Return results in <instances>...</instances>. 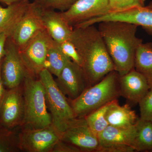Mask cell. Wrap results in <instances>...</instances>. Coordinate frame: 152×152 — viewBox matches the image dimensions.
Masks as SVG:
<instances>
[{
    "instance_id": "1",
    "label": "cell",
    "mask_w": 152,
    "mask_h": 152,
    "mask_svg": "<svg viewBox=\"0 0 152 152\" xmlns=\"http://www.w3.org/2000/svg\"><path fill=\"white\" fill-rule=\"evenodd\" d=\"M70 39L81 59L87 87L97 83L115 70L103 39L94 25L74 28Z\"/></svg>"
},
{
    "instance_id": "2",
    "label": "cell",
    "mask_w": 152,
    "mask_h": 152,
    "mask_svg": "<svg viewBox=\"0 0 152 152\" xmlns=\"http://www.w3.org/2000/svg\"><path fill=\"white\" fill-rule=\"evenodd\" d=\"M98 30L113 63L115 71L122 76L134 69L136 52L143 43L137 36L138 26L126 22L99 23Z\"/></svg>"
},
{
    "instance_id": "3",
    "label": "cell",
    "mask_w": 152,
    "mask_h": 152,
    "mask_svg": "<svg viewBox=\"0 0 152 152\" xmlns=\"http://www.w3.org/2000/svg\"><path fill=\"white\" fill-rule=\"evenodd\" d=\"M119 77L117 72L112 71L97 83L86 88L75 99H67L76 118H84L101 107L118 99L121 96Z\"/></svg>"
},
{
    "instance_id": "4",
    "label": "cell",
    "mask_w": 152,
    "mask_h": 152,
    "mask_svg": "<svg viewBox=\"0 0 152 152\" xmlns=\"http://www.w3.org/2000/svg\"><path fill=\"white\" fill-rule=\"evenodd\" d=\"M23 86L25 118L22 129H40L53 124L47 107L45 88L39 78L28 75Z\"/></svg>"
},
{
    "instance_id": "5",
    "label": "cell",
    "mask_w": 152,
    "mask_h": 152,
    "mask_svg": "<svg viewBox=\"0 0 152 152\" xmlns=\"http://www.w3.org/2000/svg\"><path fill=\"white\" fill-rule=\"evenodd\" d=\"M39 78L45 88L47 107L53 124L62 134L77 118L67 98L59 88L50 72L44 69L39 74Z\"/></svg>"
},
{
    "instance_id": "6",
    "label": "cell",
    "mask_w": 152,
    "mask_h": 152,
    "mask_svg": "<svg viewBox=\"0 0 152 152\" xmlns=\"http://www.w3.org/2000/svg\"><path fill=\"white\" fill-rule=\"evenodd\" d=\"M53 39L46 29L41 30L19 50L23 64L30 76L39 77L45 69L46 58L49 44Z\"/></svg>"
},
{
    "instance_id": "7",
    "label": "cell",
    "mask_w": 152,
    "mask_h": 152,
    "mask_svg": "<svg viewBox=\"0 0 152 152\" xmlns=\"http://www.w3.org/2000/svg\"><path fill=\"white\" fill-rule=\"evenodd\" d=\"M61 136L53 124L40 129H22L18 134L19 148L26 152H52Z\"/></svg>"
},
{
    "instance_id": "8",
    "label": "cell",
    "mask_w": 152,
    "mask_h": 152,
    "mask_svg": "<svg viewBox=\"0 0 152 152\" xmlns=\"http://www.w3.org/2000/svg\"><path fill=\"white\" fill-rule=\"evenodd\" d=\"M25 118V102L23 84L6 89L0 104V126L12 130L21 127Z\"/></svg>"
},
{
    "instance_id": "9",
    "label": "cell",
    "mask_w": 152,
    "mask_h": 152,
    "mask_svg": "<svg viewBox=\"0 0 152 152\" xmlns=\"http://www.w3.org/2000/svg\"><path fill=\"white\" fill-rule=\"evenodd\" d=\"M28 75L22 61L19 49L10 37L6 41L5 53L1 65V77L6 89L23 84Z\"/></svg>"
},
{
    "instance_id": "10",
    "label": "cell",
    "mask_w": 152,
    "mask_h": 152,
    "mask_svg": "<svg viewBox=\"0 0 152 152\" xmlns=\"http://www.w3.org/2000/svg\"><path fill=\"white\" fill-rule=\"evenodd\" d=\"M137 135L135 124L126 127L108 126L99 136V145L97 152H134Z\"/></svg>"
},
{
    "instance_id": "11",
    "label": "cell",
    "mask_w": 152,
    "mask_h": 152,
    "mask_svg": "<svg viewBox=\"0 0 152 152\" xmlns=\"http://www.w3.org/2000/svg\"><path fill=\"white\" fill-rule=\"evenodd\" d=\"M42 12L43 9L36 3L28 4L24 14L10 37L19 50L37 33L45 29L42 18Z\"/></svg>"
},
{
    "instance_id": "12",
    "label": "cell",
    "mask_w": 152,
    "mask_h": 152,
    "mask_svg": "<svg viewBox=\"0 0 152 152\" xmlns=\"http://www.w3.org/2000/svg\"><path fill=\"white\" fill-rule=\"evenodd\" d=\"M61 140L80 152H97L99 138L88 126L84 118H76L61 134Z\"/></svg>"
},
{
    "instance_id": "13",
    "label": "cell",
    "mask_w": 152,
    "mask_h": 152,
    "mask_svg": "<svg viewBox=\"0 0 152 152\" xmlns=\"http://www.w3.org/2000/svg\"><path fill=\"white\" fill-rule=\"evenodd\" d=\"M117 21L126 22L142 28L152 36V8L144 6L119 12H113L94 18L78 25L79 27H85L101 22Z\"/></svg>"
},
{
    "instance_id": "14",
    "label": "cell",
    "mask_w": 152,
    "mask_h": 152,
    "mask_svg": "<svg viewBox=\"0 0 152 152\" xmlns=\"http://www.w3.org/2000/svg\"><path fill=\"white\" fill-rule=\"evenodd\" d=\"M110 12L109 0H78L70 8L61 12L68 24L74 28Z\"/></svg>"
},
{
    "instance_id": "15",
    "label": "cell",
    "mask_w": 152,
    "mask_h": 152,
    "mask_svg": "<svg viewBox=\"0 0 152 152\" xmlns=\"http://www.w3.org/2000/svg\"><path fill=\"white\" fill-rule=\"evenodd\" d=\"M55 81L62 92L70 100L77 98L87 88L83 69L72 60L68 62Z\"/></svg>"
},
{
    "instance_id": "16",
    "label": "cell",
    "mask_w": 152,
    "mask_h": 152,
    "mask_svg": "<svg viewBox=\"0 0 152 152\" xmlns=\"http://www.w3.org/2000/svg\"><path fill=\"white\" fill-rule=\"evenodd\" d=\"M119 85L120 96L126 99L130 105L138 104L150 90L145 77L134 69L120 76Z\"/></svg>"
},
{
    "instance_id": "17",
    "label": "cell",
    "mask_w": 152,
    "mask_h": 152,
    "mask_svg": "<svg viewBox=\"0 0 152 152\" xmlns=\"http://www.w3.org/2000/svg\"><path fill=\"white\" fill-rule=\"evenodd\" d=\"M42 18L46 30L54 40L60 44L70 39L73 28L64 20L61 12L43 9Z\"/></svg>"
},
{
    "instance_id": "18",
    "label": "cell",
    "mask_w": 152,
    "mask_h": 152,
    "mask_svg": "<svg viewBox=\"0 0 152 152\" xmlns=\"http://www.w3.org/2000/svg\"><path fill=\"white\" fill-rule=\"evenodd\" d=\"M106 118L109 126L118 127H126L135 124L139 118L130 105H120L118 99L109 104L106 113Z\"/></svg>"
},
{
    "instance_id": "19",
    "label": "cell",
    "mask_w": 152,
    "mask_h": 152,
    "mask_svg": "<svg viewBox=\"0 0 152 152\" xmlns=\"http://www.w3.org/2000/svg\"><path fill=\"white\" fill-rule=\"evenodd\" d=\"M29 2L23 1L7 6H0V33H5L9 37L20 21Z\"/></svg>"
},
{
    "instance_id": "20",
    "label": "cell",
    "mask_w": 152,
    "mask_h": 152,
    "mask_svg": "<svg viewBox=\"0 0 152 152\" xmlns=\"http://www.w3.org/2000/svg\"><path fill=\"white\" fill-rule=\"evenodd\" d=\"M134 68L146 79L152 90V43L142 44L136 52Z\"/></svg>"
},
{
    "instance_id": "21",
    "label": "cell",
    "mask_w": 152,
    "mask_h": 152,
    "mask_svg": "<svg viewBox=\"0 0 152 152\" xmlns=\"http://www.w3.org/2000/svg\"><path fill=\"white\" fill-rule=\"evenodd\" d=\"M71 60L63 52L59 44L53 39L47 50L45 69L57 77Z\"/></svg>"
},
{
    "instance_id": "22",
    "label": "cell",
    "mask_w": 152,
    "mask_h": 152,
    "mask_svg": "<svg viewBox=\"0 0 152 152\" xmlns=\"http://www.w3.org/2000/svg\"><path fill=\"white\" fill-rule=\"evenodd\" d=\"M136 127L137 135L133 145L135 152H152V122L139 118Z\"/></svg>"
},
{
    "instance_id": "23",
    "label": "cell",
    "mask_w": 152,
    "mask_h": 152,
    "mask_svg": "<svg viewBox=\"0 0 152 152\" xmlns=\"http://www.w3.org/2000/svg\"><path fill=\"white\" fill-rule=\"evenodd\" d=\"M111 102L84 117L88 126L98 137L109 126L106 119V113Z\"/></svg>"
},
{
    "instance_id": "24",
    "label": "cell",
    "mask_w": 152,
    "mask_h": 152,
    "mask_svg": "<svg viewBox=\"0 0 152 152\" xmlns=\"http://www.w3.org/2000/svg\"><path fill=\"white\" fill-rule=\"evenodd\" d=\"M18 134L0 126V152L20 151Z\"/></svg>"
},
{
    "instance_id": "25",
    "label": "cell",
    "mask_w": 152,
    "mask_h": 152,
    "mask_svg": "<svg viewBox=\"0 0 152 152\" xmlns=\"http://www.w3.org/2000/svg\"><path fill=\"white\" fill-rule=\"evenodd\" d=\"M78 0H33L42 8L64 12L70 8Z\"/></svg>"
},
{
    "instance_id": "26",
    "label": "cell",
    "mask_w": 152,
    "mask_h": 152,
    "mask_svg": "<svg viewBox=\"0 0 152 152\" xmlns=\"http://www.w3.org/2000/svg\"><path fill=\"white\" fill-rule=\"evenodd\" d=\"M145 0H109L110 12H119L145 6ZM109 12V13H110Z\"/></svg>"
},
{
    "instance_id": "27",
    "label": "cell",
    "mask_w": 152,
    "mask_h": 152,
    "mask_svg": "<svg viewBox=\"0 0 152 152\" xmlns=\"http://www.w3.org/2000/svg\"><path fill=\"white\" fill-rule=\"evenodd\" d=\"M138 104L140 118L152 122V90L149 91Z\"/></svg>"
},
{
    "instance_id": "28",
    "label": "cell",
    "mask_w": 152,
    "mask_h": 152,
    "mask_svg": "<svg viewBox=\"0 0 152 152\" xmlns=\"http://www.w3.org/2000/svg\"><path fill=\"white\" fill-rule=\"evenodd\" d=\"M59 44L63 52L72 61L81 66V59L75 47L71 40H68Z\"/></svg>"
},
{
    "instance_id": "29",
    "label": "cell",
    "mask_w": 152,
    "mask_h": 152,
    "mask_svg": "<svg viewBox=\"0 0 152 152\" xmlns=\"http://www.w3.org/2000/svg\"><path fill=\"white\" fill-rule=\"evenodd\" d=\"M53 152H80L75 147L60 140L55 145L52 150Z\"/></svg>"
},
{
    "instance_id": "30",
    "label": "cell",
    "mask_w": 152,
    "mask_h": 152,
    "mask_svg": "<svg viewBox=\"0 0 152 152\" xmlns=\"http://www.w3.org/2000/svg\"><path fill=\"white\" fill-rule=\"evenodd\" d=\"M9 36L5 33H0V61L4 55L6 41Z\"/></svg>"
},
{
    "instance_id": "31",
    "label": "cell",
    "mask_w": 152,
    "mask_h": 152,
    "mask_svg": "<svg viewBox=\"0 0 152 152\" xmlns=\"http://www.w3.org/2000/svg\"><path fill=\"white\" fill-rule=\"evenodd\" d=\"M2 59L0 61V104L4 94L6 88L4 86L1 77V65Z\"/></svg>"
},
{
    "instance_id": "32",
    "label": "cell",
    "mask_w": 152,
    "mask_h": 152,
    "mask_svg": "<svg viewBox=\"0 0 152 152\" xmlns=\"http://www.w3.org/2000/svg\"><path fill=\"white\" fill-rule=\"evenodd\" d=\"M22 0H0V2L5 4L7 6L21 1Z\"/></svg>"
},
{
    "instance_id": "33",
    "label": "cell",
    "mask_w": 152,
    "mask_h": 152,
    "mask_svg": "<svg viewBox=\"0 0 152 152\" xmlns=\"http://www.w3.org/2000/svg\"><path fill=\"white\" fill-rule=\"evenodd\" d=\"M147 7L152 8V1L149 3L146 6Z\"/></svg>"
},
{
    "instance_id": "34",
    "label": "cell",
    "mask_w": 152,
    "mask_h": 152,
    "mask_svg": "<svg viewBox=\"0 0 152 152\" xmlns=\"http://www.w3.org/2000/svg\"><path fill=\"white\" fill-rule=\"evenodd\" d=\"M22 1H23L25 2H29V0H22Z\"/></svg>"
}]
</instances>
